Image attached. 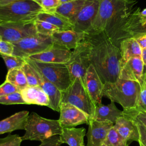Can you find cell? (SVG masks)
<instances>
[{
	"instance_id": "obj_10",
	"label": "cell",
	"mask_w": 146,
	"mask_h": 146,
	"mask_svg": "<svg viewBox=\"0 0 146 146\" xmlns=\"http://www.w3.org/2000/svg\"><path fill=\"white\" fill-rule=\"evenodd\" d=\"M36 34L34 21L0 23L1 39L13 44Z\"/></svg>"
},
{
	"instance_id": "obj_40",
	"label": "cell",
	"mask_w": 146,
	"mask_h": 146,
	"mask_svg": "<svg viewBox=\"0 0 146 146\" xmlns=\"http://www.w3.org/2000/svg\"><path fill=\"white\" fill-rule=\"evenodd\" d=\"M14 51V44L10 42L0 40V54L13 55Z\"/></svg>"
},
{
	"instance_id": "obj_13",
	"label": "cell",
	"mask_w": 146,
	"mask_h": 146,
	"mask_svg": "<svg viewBox=\"0 0 146 146\" xmlns=\"http://www.w3.org/2000/svg\"><path fill=\"white\" fill-rule=\"evenodd\" d=\"M59 121L62 128H72L75 126L88 124L87 115L76 107L68 103H61Z\"/></svg>"
},
{
	"instance_id": "obj_34",
	"label": "cell",
	"mask_w": 146,
	"mask_h": 146,
	"mask_svg": "<svg viewBox=\"0 0 146 146\" xmlns=\"http://www.w3.org/2000/svg\"><path fill=\"white\" fill-rule=\"evenodd\" d=\"M25 76L29 86H39L38 80L36 78L34 69L27 62L22 67Z\"/></svg>"
},
{
	"instance_id": "obj_5",
	"label": "cell",
	"mask_w": 146,
	"mask_h": 146,
	"mask_svg": "<svg viewBox=\"0 0 146 146\" xmlns=\"http://www.w3.org/2000/svg\"><path fill=\"white\" fill-rule=\"evenodd\" d=\"M44 12L33 0H17L0 6V23L33 21L38 15Z\"/></svg>"
},
{
	"instance_id": "obj_19",
	"label": "cell",
	"mask_w": 146,
	"mask_h": 146,
	"mask_svg": "<svg viewBox=\"0 0 146 146\" xmlns=\"http://www.w3.org/2000/svg\"><path fill=\"white\" fill-rule=\"evenodd\" d=\"M86 34L78 33L74 30L58 31L51 36L54 43L63 46L69 50L75 49L83 40Z\"/></svg>"
},
{
	"instance_id": "obj_37",
	"label": "cell",
	"mask_w": 146,
	"mask_h": 146,
	"mask_svg": "<svg viewBox=\"0 0 146 146\" xmlns=\"http://www.w3.org/2000/svg\"><path fill=\"white\" fill-rule=\"evenodd\" d=\"M22 137L18 135H9L0 139V146H21Z\"/></svg>"
},
{
	"instance_id": "obj_43",
	"label": "cell",
	"mask_w": 146,
	"mask_h": 146,
	"mask_svg": "<svg viewBox=\"0 0 146 146\" xmlns=\"http://www.w3.org/2000/svg\"><path fill=\"white\" fill-rule=\"evenodd\" d=\"M141 58L144 66L146 67V47L141 50Z\"/></svg>"
},
{
	"instance_id": "obj_28",
	"label": "cell",
	"mask_w": 146,
	"mask_h": 146,
	"mask_svg": "<svg viewBox=\"0 0 146 146\" xmlns=\"http://www.w3.org/2000/svg\"><path fill=\"white\" fill-rule=\"evenodd\" d=\"M6 80L18 88L20 91L28 86L26 77L22 67L8 70Z\"/></svg>"
},
{
	"instance_id": "obj_36",
	"label": "cell",
	"mask_w": 146,
	"mask_h": 146,
	"mask_svg": "<svg viewBox=\"0 0 146 146\" xmlns=\"http://www.w3.org/2000/svg\"><path fill=\"white\" fill-rule=\"evenodd\" d=\"M44 10V12L48 13H55L57 8L61 5L59 0H36Z\"/></svg>"
},
{
	"instance_id": "obj_41",
	"label": "cell",
	"mask_w": 146,
	"mask_h": 146,
	"mask_svg": "<svg viewBox=\"0 0 146 146\" xmlns=\"http://www.w3.org/2000/svg\"><path fill=\"white\" fill-rule=\"evenodd\" d=\"M62 144L59 135H55L42 141L38 146H61Z\"/></svg>"
},
{
	"instance_id": "obj_11",
	"label": "cell",
	"mask_w": 146,
	"mask_h": 146,
	"mask_svg": "<svg viewBox=\"0 0 146 146\" xmlns=\"http://www.w3.org/2000/svg\"><path fill=\"white\" fill-rule=\"evenodd\" d=\"M140 9L138 8L129 15L119 32L116 43L127 38H136L146 34V17L140 14Z\"/></svg>"
},
{
	"instance_id": "obj_9",
	"label": "cell",
	"mask_w": 146,
	"mask_h": 146,
	"mask_svg": "<svg viewBox=\"0 0 146 146\" xmlns=\"http://www.w3.org/2000/svg\"><path fill=\"white\" fill-rule=\"evenodd\" d=\"M53 44L51 36L37 33L13 43V55L18 56L25 59L28 58L31 55L49 49Z\"/></svg>"
},
{
	"instance_id": "obj_27",
	"label": "cell",
	"mask_w": 146,
	"mask_h": 146,
	"mask_svg": "<svg viewBox=\"0 0 146 146\" xmlns=\"http://www.w3.org/2000/svg\"><path fill=\"white\" fill-rule=\"evenodd\" d=\"M85 1L86 0H74L71 2L61 3L57 8L55 13L68 19L72 23L81 10Z\"/></svg>"
},
{
	"instance_id": "obj_3",
	"label": "cell",
	"mask_w": 146,
	"mask_h": 146,
	"mask_svg": "<svg viewBox=\"0 0 146 146\" xmlns=\"http://www.w3.org/2000/svg\"><path fill=\"white\" fill-rule=\"evenodd\" d=\"M140 88L137 82L118 78L115 82L104 84L103 96L119 103L123 110H129L136 107Z\"/></svg>"
},
{
	"instance_id": "obj_18",
	"label": "cell",
	"mask_w": 146,
	"mask_h": 146,
	"mask_svg": "<svg viewBox=\"0 0 146 146\" xmlns=\"http://www.w3.org/2000/svg\"><path fill=\"white\" fill-rule=\"evenodd\" d=\"M32 67L34 69L36 78L39 82V86L42 88L48 98V107L54 111L59 112L62 100V91L54 84L46 79L33 66Z\"/></svg>"
},
{
	"instance_id": "obj_14",
	"label": "cell",
	"mask_w": 146,
	"mask_h": 146,
	"mask_svg": "<svg viewBox=\"0 0 146 146\" xmlns=\"http://www.w3.org/2000/svg\"><path fill=\"white\" fill-rule=\"evenodd\" d=\"M71 53L70 50L54 43L49 49L26 59L43 63L66 64L70 60Z\"/></svg>"
},
{
	"instance_id": "obj_20",
	"label": "cell",
	"mask_w": 146,
	"mask_h": 146,
	"mask_svg": "<svg viewBox=\"0 0 146 146\" xmlns=\"http://www.w3.org/2000/svg\"><path fill=\"white\" fill-rule=\"evenodd\" d=\"M113 127L127 142L139 141V130L135 121L122 116L116 120Z\"/></svg>"
},
{
	"instance_id": "obj_39",
	"label": "cell",
	"mask_w": 146,
	"mask_h": 146,
	"mask_svg": "<svg viewBox=\"0 0 146 146\" xmlns=\"http://www.w3.org/2000/svg\"><path fill=\"white\" fill-rule=\"evenodd\" d=\"M135 121L139 133V140L138 143L140 146H146V127L140 121L133 120Z\"/></svg>"
},
{
	"instance_id": "obj_16",
	"label": "cell",
	"mask_w": 146,
	"mask_h": 146,
	"mask_svg": "<svg viewBox=\"0 0 146 146\" xmlns=\"http://www.w3.org/2000/svg\"><path fill=\"white\" fill-rule=\"evenodd\" d=\"M87 133L86 146H101L104 144L107 135L113 124L110 121H98L94 119L89 120Z\"/></svg>"
},
{
	"instance_id": "obj_1",
	"label": "cell",
	"mask_w": 146,
	"mask_h": 146,
	"mask_svg": "<svg viewBox=\"0 0 146 146\" xmlns=\"http://www.w3.org/2000/svg\"><path fill=\"white\" fill-rule=\"evenodd\" d=\"M90 45L91 64L103 84L115 82L120 72L121 52L119 46L104 32L86 34Z\"/></svg>"
},
{
	"instance_id": "obj_6",
	"label": "cell",
	"mask_w": 146,
	"mask_h": 146,
	"mask_svg": "<svg viewBox=\"0 0 146 146\" xmlns=\"http://www.w3.org/2000/svg\"><path fill=\"white\" fill-rule=\"evenodd\" d=\"M61 103H68L84 112L89 120L93 119L95 105L90 98L84 83L76 78L65 91L62 92Z\"/></svg>"
},
{
	"instance_id": "obj_44",
	"label": "cell",
	"mask_w": 146,
	"mask_h": 146,
	"mask_svg": "<svg viewBox=\"0 0 146 146\" xmlns=\"http://www.w3.org/2000/svg\"><path fill=\"white\" fill-rule=\"evenodd\" d=\"M15 1H17V0H0V6L6 5Z\"/></svg>"
},
{
	"instance_id": "obj_25",
	"label": "cell",
	"mask_w": 146,
	"mask_h": 146,
	"mask_svg": "<svg viewBox=\"0 0 146 146\" xmlns=\"http://www.w3.org/2000/svg\"><path fill=\"white\" fill-rule=\"evenodd\" d=\"M86 132V130L83 127L63 128L59 135L60 141L69 146H85L84 137Z\"/></svg>"
},
{
	"instance_id": "obj_21",
	"label": "cell",
	"mask_w": 146,
	"mask_h": 146,
	"mask_svg": "<svg viewBox=\"0 0 146 146\" xmlns=\"http://www.w3.org/2000/svg\"><path fill=\"white\" fill-rule=\"evenodd\" d=\"M29 115V111H22L1 120L0 135L18 129H25Z\"/></svg>"
},
{
	"instance_id": "obj_7",
	"label": "cell",
	"mask_w": 146,
	"mask_h": 146,
	"mask_svg": "<svg viewBox=\"0 0 146 146\" xmlns=\"http://www.w3.org/2000/svg\"><path fill=\"white\" fill-rule=\"evenodd\" d=\"M25 60L62 92L66 90L72 83L66 64L43 63L28 59Z\"/></svg>"
},
{
	"instance_id": "obj_33",
	"label": "cell",
	"mask_w": 146,
	"mask_h": 146,
	"mask_svg": "<svg viewBox=\"0 0 146 146\" xmlns=\"http://www.w3.org/2000/svg\"><path fill=\"white\" fill-rule=\"evenodd\" d=\"M123 116L132 120L139 121L146 127V112L137 110L135 108L123 110Z\"/></svg>"
},
{
	"instance_id": "obj_29",
	"label": "cell",
	"mask_w": 146,
	"mask_h": 146,
	"mask_svg": "<svg viewBox=\"0 0 146 146\" xmlns=\"http://www.w3.org/2000/svg\"><path fill=\"white\" fill-rule=\"evenodd\" d=\"M106 146H128V142L113 126L109 131L104 142Z\"/></svg>"
},
{
	"instance_id": "obj_4",
	"label": "cell",
	"mask_w": 146,
	"mask_h": 146,
	"mask_svg": "<svg viewBox=\"0 0 146 146\" xmlns=\"http://www.w3.org/2000/svg\"><path fill=\"white\" fill-rule=\"evenodd\" d=\"M62 127L59 120L43 117L35 112H32L27 119L25 133L22 140H36L40 142L55 135H60Z\"/></svg>"
},
{
	"instance_id": "obj_12",
	"label": "cell",
	"mask_w": 146,
	"mask_h": 146,
	"mask_svg": "<svg viewBox=\"0 0 146 146\" xmlns=\"http://www.w3.org/2000/svg\"><path fill=\"white\" fill-rule=\"evenodd\" d=\"M99 0H86L81 10L72 23L74 30L86 34L90 29L98 13Z\"/></svg>"
},
{
	"instance_id": "obj_50",
	"label": "cell",
	"mask_w": 146,
	"mask_h": 146,
	"mask_svg": "<svg viewBox=\"0 0 146 146\" xmlns=\"http://www.w3.org/2000/svg\"><path fill=\"white\" fill-rule=\"evenodd\" d=\"M145 71H146V70H145Z\"/></svg>"
},
{
	"instance_id": "obj_23",
	"label": "cell",
	"mask_w": 146,
	"mask_h": 146,
	"mask_svg": "<svg viewBox=\"0 0 146 146\" xmlns=\"http://www.w3.org/2000/svg\"><path fill=\"white\" fill-rule=\"evenodd\" d=\"M26 104L49 106V99L40 86H27L20 91Z\"/></svg>"
},
{
	"instance_id": "obj_38",
	"label": "cell",
	"mask_w": 146,
	"mask_h": 146,
	"mask_svg": "<svg viewBox=\"0 0 146 146\" xmlns=\"http://www.w3.org/2000/svg\"><path fill=\"white\" fill-rule=\"evenodd\" d=\"M16 92H20V90L6 80L0 85V97Z\"/></svg>"
},
{
	"instance_id": "obj_8",
	"label": "cell",
	"mask_w": 146,
	"mask_h": 146,
	"mask_svg": "<svg viewBox=\"0 0 146 146\" xmlns=\"http://www.w3.org/2000/svg\"><path fill=\"white\" fill-rule=\"evenodd\" d=\"M90 50V43L84 38L72 51L70 60L66 64L72 82L76 78H79L84 84L85 74L91 64Z\"/></svg>"
},
{
	"instance_id": "obj_26",
	"label": "cell",
	"mask_w": 146,
	"mask_h": 146,
	"mask_svg": "<svg viewBox=\"0 0 146 146\" xmlns=\"http://www.w3.org/2000/svg\"><path fill=\"white\" fill-rule=\"evenodd\" d=\"M36 19L52 24L56 26L59 31L72 30L74 29L73 25L71 21L57 13H48L42 12L38 15Z\"/></svg>"
},
{
	"instance_id": "obj_46",
	"label": "cell",
	"mask_w": 146,
	"mask_h": 146,
	"mask_svg": "<svg viewBox=\"0 0 146 146\" xmlns=\"http://www.w3.org/2000/svg\"><path fill=\"white\" fill-rule=\"evenodd\" d=\"M60 2H61V3H66V2H71L74 0H59Z\"/></svg>"
},
{
	"instance_id": "obj_47",
	"label": "cell",
	"mask_w": 146,
	"mask_h": 146,
	"mask_svg": "<svg viewBox=\"0 0 146 146\" xmlns=\"http://www.w3.org/2000/svg\"><path fill=\"white\" fill-rule=\"evenodd\" d=\"M101 146H106V145L105 144H102Z\"/></svg>"
},
{
	"instance_id": "obj_24",
	"label": "cell",
	"mask_w": 146,
	"mask_h": 146,
	"mask_svg": "<svg viewBox=\"0 0 146 146\" xmlns=\"http://www.w3.org/2000/svg\"><path fill=\"white\" fill-rule=\"evenodd\" d=\"M121 52L120 68L132 57H141V48L136 40L132 37L123 39L119 43Z\"/></svg>"
},
{
	"instance_id": "obj_49",
	"label": "cell",
	"mask_w": 146,
	"mask_h": 146,
	"mask_svg": "<svg viewBox=\"0 0 146 146\" xmlns=\"http://www.w3.org/2000/svg\"><path fill=\"white\" fill-rule=\"evenodd\" d=\"M33 1H36V0H33Z\"/></svg>"
},
{
	"instance_id": "obj_15",
	"label": "cell",
	"mask_w": 146,
	"mask_h": 146,
	"mask_svg": "<svg viewBox=\"0 0 146 146\" xmlns=\"http://www.w3.org/2000/svg\"><path fill=\"white\" fill-rule=\"evenodd\" d=\"M84 85L95 106L102 104L104 84L92 64L89 66L86 71Z\"/></svg>"
},
{
	"instance_id": "obj_2",
	"label": "cell",
	"mask_w": 146,
	"mask_h": 146,
	"mask_svg": "<svg viewBox=\"0 0 146 146\" xmlns=\"http://www.w3.org/2000/svg\"><path fill=\"white\" fill-rule=\"evenodd\" d=\"M136 3L134 0H99L96 16L86 34L103 31L116 43L120 29Z\"/></svg>"
},
{
	"instance_id": "obj_45",
	"label": "cell",
	"mask_w": 146,
	"mask_h": 146,
	"mask_svg": "<svg viewBox=\"0 0 146 146\" xmlns=\"http://www.w3.org/2000/svg\"><path fill=\"white\" fill-rule=\"evenodd\" d=\"M140 14L144 16V17H146V8L144 9V10H143L142 11H140Z\"/></svg>"
},
{
	"instance_id": "obj_17",
	"label": "cell",
	"mask_w": 146,
	"mask_h": 146,
	"mask_svg": "<svg viewBox=\"0 0 146 146\" xmlns=\"http://www.w3.org/2000/svg\"><path fill=\"white\" fill-rule=\"evenodd\" d=\"M144 67L141 57H132L120 68L119 78L135 81L140 84L143 78Z\"/></svg>"
},
{
	"instance_id": "obj_42",
	"label": "cell",
	"mask_w": 146,
	"mask_h": 146,
	"mask_svg": "<svg viewBox=\"0 0 146 146\" xmlns=\"http://www.w3.org/2000/svg\"><path fill=\"white\" fill-rule=\"evenodd\" d=\"M134 38L136 40V41L139 43L141 50L146 47V34L141 35Z\"/></svg>"
},
{
	"instance_id": "obj_30",
	"label": "cell",
	"mask_w": 146,
	"mask_h": 146,
	"mask_svg": "<svg viewBox=\"0 0 146 146\" xmlns=\"http://www.w3.org/2000/svg\"><path fill=\"white\" fill-rule=\"evenodd\" d=\"M34 24L37 33L43 35L51 36L54 33L59 31L56 26L46 21L36 19Z\"/></svg>"
},
{
	"instance_id": "obj_32",
	"label": "cell",
	"mask_w": 146,
	"mask_h": 146,
	"mask_svg": "<svg viewBox=\"0 0 146 146\" xmlns=\"http://www.w3.org/2000/svg\"><path fill=\"white\" fill-rule=\"evenodd\" d=\"M0 104L4 105L26 104L20 92H16L0 97Z\"/></svg>"
},
{
	"instance_id": "obj_35",
	"label": "cell",
	"mask_w": 146,
	"mask_h": 146,
	"mask_svg": "<svg viewBox=\"0 0 146 146\" xmlns=\"http://www.w3.org/2000/svg\"><path fill=\"white\" fill-rule=\"evenodd\" d=\"M140 93L137 105L134 108L137 110L146 112V71H144L143 78L140 84Z\"/></svg>"
},
{
	"instance_id": "obj_22",
	"label": "cell",
	"mask_w": 146,
	"mask_h": 146,
	"mask_svg": "<svg viewBox=\"0 0 146 146\" xmlns=\"http://www.w3.org/2000/svg\"><path fill=\"white\" fill-rule=\"evenodd\" d=\"M122 116H123V111L119 110L115 103L111 102L107 105L102 104L96 105L93 119L98 121H110L114 125L116 120Z\"/></svg>"
},
{
	"instance_id": "obj_31",
	"label": "cell",
	"mask_w": 146,
	"mask_h": 146,
	"mask_svg": "<svg viewBox=\"0 0 146 146\" xmlns=\"http://www.w3.org/2000/svg\"><path fill=\"white\" fill-rule=\"evenodd\" d=\"M1 56L4 60L8 70L15 68L22 67L26 62L25 58L18 56L6 54H1Z\"/></svg>"
},
{
	"instance_id": "obj_48",
	"label": "cell",
	"mask_w": 146,
	"mask_h": 146,
	"mask_svg": "<svg viewBox=\"0 0 146 146\" xmlns=\"http://www.w3.org/2000/svg\"><path fill=\"white\" fill-rule=\"evenodd\" d=\"M0 40H1V37H0Z\"/></svg>"
}]
</instances>
